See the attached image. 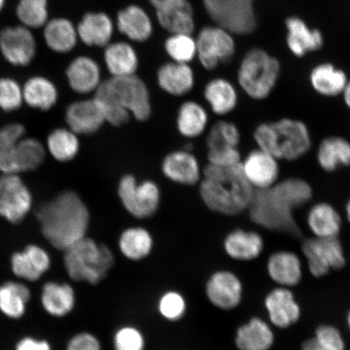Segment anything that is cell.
Masks as SVG:
<instances>
[{
	"label": "cell",
	"mask_w": 350,
	"mask_h": 350,
	"mask_svg": "<svg viewBox=\"0 0 350 350\" xmlns=\"http://www.w3.org/2000/svg\"><path fill=\"white\" fill-rule=\"evenodd\" d=\"M312 196V187L304 179H283L268 189L255 190L247 209L249 217L262 228L297 236L300 230L295 210L308 204Z\"/></svg>",
	"instance_id": "cell-1"
},
{
	"label": "cell",
	"mask_w": 350,
	"mask_h": 350,
	"mask_svg": "<svg viewBox=\"0 0 350 350\" xmlns=\"http://www.w3.org/2000/svg\"><path fill=\"white\" fill-rule=\"evenodd\" d=\"M44 237L52 247L64 251L85 237L90 213L77 192L66 190L35 212Z\"/></svg>",
	"instance_id": "cell-2"
},
{
	"label": "cell",
	"mask_w": 350,
	"mask_h": 350,
	"mask_svg": "<svg viewBox=\"0 0 350 350\" xmlns=\"http://www.w3.org/2000/svg\"><path fill=\"white\" fill-rule=\"evenodd\" d=\"M199 192L211 211L236 216L250 206L255 190L244 178L241 164L232 167L208 164L203 169Z\"/></svg>",
	"instance_id": "cell-3"
},
{
	"label": "cell",
	"mask_w": 350,
	"mask_h": 350,
	"mask_svg": "<svg viewBox=\"0 0 350 350\" xmlns=\"http://www.w3.org/2000/svg\"><path fill=\"white\" fill-rule=\"evenodd\" d=\"M253 139L258 148L280 161L299 160L312 146L308 126L304 122L292 118L262 122L254 131Z\"/></svg>",
	"instance_id": "cell-4"
},
{
	"label": "cell",
	"mask_w": 350,
	"mask_h": 350,
	"mask_svg": "<svg viewBox=\"0 0 350 350\" xmlns=\"http://www.w3.org/2000/svg\"><path fill=\"white\" fill-rule=\"evenodd\" d=\"M64 262L73 281L98 284L106 278L115 264V257L108 247L94 239L83 238L66 249Z\"/></svg>",
	"instance_id": "cell-5"
},
{
	"label": "cell",
	"mask_w": 350,
	"mask_h": 350,
	"mask_svg": "<svg viewBox=\"0 0 350 350\" xmlns=\"http://www.w3.org/2000/svg\"><path fill=\"white\" fill-rule=\"evenodd\" d=\"M281 74V65L268 52L256 48L243 57L237 72L241 90L249 98L265 100L273 93Z\"/></svg>",
	"instance_id": "cell-6"
},
{
	"label": "cell",
	"mask_w": 350,
	"mask_h": 350,
	"mask_svg": "<svg viewBox=\"0 0 350 350\" xmlns=\"http://www.w3.org/2000/svg\"><path fill=\"white\" fill-rule=\"evenodd\" d=\"M117 194L126 211L135 218H150L159 208L160 187L151 179L139 180L133 174L122 175L118 183Z\"/></svg>",
	"instance_id": "cell-7"
},
{
	"label": "cell",
	"mask_w": 350,
	"mask_h": 350,
	"mask_svg": "<svg viewBox=\"0 0 350 350\" xmlns=\"http://www.w3.org/2000/svg\"><path fill=\"white\" fill-rule=\"evenodd\" d=\"M254 0H203L205 10L219 27L246 35L256 27Z\"/></svg>",
	"instance_id": "cell-8"
},
{
	"label": "cell",
	"mask_w": 350,
	"mask_h": 350,
	"mask_svg": "<svg viewBox=\"0 0 350 350\" xmlns=\"http://www.w3.org/2000/svg\"><path fill=\"white\" fill-rule=\"evenodd\" d=\"M113 95L135 120L146 122L152 113L150 90L146 82L135 75L109 77L107 80Z\"/></svg>",
	"instance_id": "cell-9"
},
{
	"label": "cell",
	"mask_w": 350,
	"mask_h": 350,
	"mask_svg": "<svg viewBox=\"0 0 350 350\" xmlns=\"http://www.w3.org/2000/svg\"><path fill=\"white\" fill-rule=\"evenodd\" d=\"M232 33L219 26H208L200 30L196 42V57L204 69H216L229 63L235 54Z\"/></svg>",
	"instance_id": "cell-10"
},
{
	"label": "cell",
	"mask_w": 350,
	"mask_h": 350,
	"mask_svg": "<svg viewBox=\"0 0 350 350\" xmlns=\"http://www.w3.org/2000/svg\"><path fill=\"white\" fill-rule=\"evenodd\" d=\"M38 53L33 30L18 23L0 29V54L14 67L25 68L33 63Z\"/></svg>",
	"instance_id": "cell-11"
},
{
	"label": "cell",
	"mask_w": 350,
	"mask_h": 350,
	"mask_svg": "<svg viewBox=\"0 0 350 350\" xmlns=\"http://www.w3.org/2000/svg\"><path fill=\"white\" fill-rule=\"evenodd\" d=\"M301 249L309 272L316 278L325 277L331 270L342 269L347 262L338 237L308 239L304 241Z\"/></svg>",
	"instance_id": "cell-12"
},
{
	"label": "cell",
	"mask_w": 350,
	"mask_h": 350,
	"mask_svg": "<svg viewBox=\"0 0 350 350\" xmlns=\"http://www.w3.org/2000/svg\"><path fill=\"white\" fill-rule=\"evenodd\" d=\"M33 195L17 174H0V217L19 224L33 207Z\"/></svg>",
	"instance_id": "cell-13"
},
{
	"label": "cell",
	"mask_w": 350,
	"mask_h": 350,
	"mask_svg": "<svg viewBox=\"0 0 350 350\" xmlns=\"http://www.w3.org/2000/svg\"><path fill=\"white\" fill-rule=\"evenodd\" d=\"M280 161L277 157L257 148L243 157L241 169L254 190L268 189L279 181Z\"/></svg>",
	"instance_id": "cell-14"
},
{
	"label": "cell",
	"mask_w": 350,
	"mask_h": 350,
	"mask_svg": "<svg viewBox=\"0 0 350 350\" xmlns=\"http://www.w3.org/2000/svg\"><path fill=\"white\" fill-rule=\"evenodd\" d=\"M161 172L168 180L183 186L199 185L203 169L191 150L183 148L170 152L161 163Z\"/></svg>",
	"instance_id": "cell-15"
},
{
	"label": "cell",
	"mask_w": 350,
	"mask_h": 350,
	"mask_svg": "<svg viewBox=\"0 0 350 350\" xmlns=\"http://www.w3.org/2000/svg\"><path fill=\"white\" fill-rule=\"evenodd\" d=\"M161 27L172 33L194 31L193 10L188 0H150Z\"/></svg>",
	"instance_id": "cell-16"
},
{
	"label": "cell",
	"mask_w": 350,
	"mask_h": 350,
	"mask_svg": "<svg viewBox=\"0 0 350 350\" xmlns=\"http://www.w3.org/2000/svg\"><path fill=\"white\" fill-rule=\"evenodd\" d=\"M242 282L230 271L214 273L206 284V295L210 303L225 310H233L243 299Z\"/></svg>",
	"instance_id": "cell-17"
},
{
	"label": "cell",
	"mask_w": 350,
	"mask_h": 350,
	"mask_svg": "<svg viewBox=\"0 0 350 350\" xmlns=\"http://www.w3.org/2000/svg\"><path fill=\"white\" fill-rule=\"evenodd\" d=\"M64 120L68 128L78 135H94L106 124L93 97L70 103L66 108Z\"/></svg>",
	"instance_id": "cell-18"
},
{
	"label": "cell",
	"mask_w": 350,
	"mask_h": 350,
	"mask_svg": "<svg viewBox=\"0 0 350 350\" xmlns=\"http://www.w3.org/2000/svg\"><path fill=\"white\" fill-rule=\"evenodd\" d=\"M65 75L70 89L83 96L93 95L103 82L97 61L86 55L72 60L66 68Z\"/></svg>",
	"instance_id": "cell-19"
},
{
	"label": "cell",
	"mask_w": 350,
	"mask_h": 350,
	"mask_svg": "<svg viewBox=\"0 0 350 350\" xmlns=\"http://www.w3.org/2000/svg\"><path fill=\"white\" fill-rule=\"evenodd\" d=\"M265 306L272 325L287 328L299 321L301 308L294 294L287 287H278L266 296Z\"/></svg>",
	"instance_id": "cell-20"
},
{
	"label": "cell",
	"mask_w": 350,
	"mask_h": 350,
	"mask_svg": "<svg viewBox=\"0 0 350 350\" xmlns=\"http://www.w3.org/2000/svg\"><path fill=\"white\" fill-rule=\"evenodd\" d=\"M157 83L160 89L173 97L190 94L196 85L193 69L188 64L165 63L157 72Z\"/></svg>",
	"instance_id": "cell-21"
},
{
	"label": "cell",
	"mask_w": 350,
	"mask_h": 350,
	"mask_svg": "<svg viewBox=\"0 0 350 350\" xmlns=\"http://www.w3.org/2000/svg\"><path fill=\"white\" fill-rule=\"evenodd\" d=\"M11 266L17 278L36 282L49 270L51 258L41 247L29 245L24 251L13 254Z\"/></svg>",
	"instance_id": "cell-22"
},
{
	"label": "cell",
	"mask_w": 350,
	"mask_h": 350,
	"mask_svg": "<svg viewBox=\"0 0 350 350\" xmlns=\"http://www.w3.org/2000/svg\"><path fill=\"white\" fill-rule=\"evenodd\" d=\"M203 95L211 111L218 116L230 115L239 105L237 88L225 78L210 80L204 88Z\"/></svg>",
	"instance_id": "cell-23"
},
{
	"label": "cell",
	"mask_w": 350,
	"mask_h": 350,
	"mask_svg": "<svg viewBox=\"0 0 350 350\" xmlns=\"http://www.w3.org/2000/svg\"><path fill=\"white\" fill-rule=\"evenodd\" d=\"M267 271L270 278L282 287L295 286L303 278L299 257L291 252L282 251L271 255L267 262Z\"/></svg>",
	"instance_id": "cell-24"
},
{
	"label": "cell",
	"mask_w": 350,
	"mask_h": 350,
	"mask_svg": "<svg viewBox=\"0 0 350 350\" xmlns=\"http://www.w3.org/2000/svg\"><path fill=\"white\" fill-rule=\"evenodd\" d=\"M44 43L57 54H68L76 47L77 30L72 22L65 17H55L43 26Z\"/></svg>",
	"instance_id": "cell-25"
},
{
	"label": "cell",
	"mask_w": 350,
	"mask_h": 350,
	"mask_svg": "<svg viewBox=\"0 0 350 350\" xmlns=\"http://www.w3.org/2000/svg\"><path fill=\"white\" fill-rule=\"evenodd\" d=\"M78 38L88 46L106 47L111 40L113 25L104 12H88L77 27Z\"/></svg>",
	"instance_id": "cell-26"
},
{
	"label": "cell",
	"mask_w": 350,
	"mask_h": 350,
	"mask_svg": "<svg viewBox=\"0 0 350 350\" xmlns=\"http://www.w3.org/2000/svg\"><path fill=\"white\" fill-rule=\"evenodd\" d=\"M264 247V239L252 230H234L224 240L226 253L235 260H255L261 255Z\"/></svg>",
	"instance_id": "cell-27"
},
{
	"label": "cell",
	"mask_w": 350,
	"mask_h": 350,
	"mask_svg": "<svg viewBox=\"0 0 350 350\" xmlns=\"http://www.w3.org/2000/svg\"><path fill=\"white\" fill-rule=\"evenodd\" d=\"M104 62L111 77L135 75L139 68L137 51L129 43H109L105 47Z\"/></svg>",
	"instance_id": "cell-28"
},
{
	"label": "cell",
	"mask_w": 350,
	"mask_h": 350,
	"mask_svg": "<svg viewBox=\"0 0 350 350\" xmlns=\"http://www.w3.org/2000/svg\"><path fill=\"white\" fill-rule=\"evenodd\" d=\"M209 122L206 108L194 100H187L179 107L176 116L178 133L188 139L202 135L208 129Z\"/></svg>",
	"instance_id": "cell-29"
},
{
	"label": "cell",
	"mask_w": 350,
	"mask_h": 350,
	"mask_svg": "<svg viewBox=\"0 0 350 350\" xmlns=\"http://www.w3.org/2000/svg\"><path fill=\"white\" fill-rule=\"evenodd\" d=\"M272 328L264 319L252 317L236 332L234 342L239 350H269L274 344Z\"/></svg>",
	"instance_id": "cell-30"
},
{
	"label": "cell",
	"mask_w": 350,
	"mask_h": 350,
	"mask_svg": "<svg viewBox=\"0 0 350 350\" xmlns=\"http://www.w3.org/2000/svg\"><path fill=\"white\" fill-rule=\"evenodd\" d=\"M348 81L347 73L332 64L317 65L309 76L312 90L325 98H336L342 94Z\"/></svg>",
	"instance_id": "cell-31"
},
{
	"label": "cell",
	"mask_w": 350,
	"mask_h": 350,
	"mask_svg": "<svg viewBox=\"0 0 350 350\" xmlns=\"http://www.w3.org/2000/svg\"><path fill=\"white\" fill-rule=\"evenodd\" d=\"M317 160L319 167L327 173L349 167L350 142L338 135H331L322 139L317 148Z\"/></svg>",
	"instance_id": "cell-32"
},
{
	"label": "cell",
	"mask_w": 350,
	"mask_h": 350,
	"mask_svg": "<svg viewBox=\"0 0 350 350\" xmlns=\"http://www.w3.org/2000/svg\"><path fill=\"white\" fill-rule=\"evenodd\" d=\"M287 45L293 55L304 57L310 52L321 49L323 45V35L317 29H310L303 21L291 17L286 21Z\"/></svg>",
	"instance_id": "cell-33"
},
{
	"label": "cell",
	"mask_w": 350,
	"mask_h": 350,
	"mask_svg": "<svg viewBox=\"0 0 350 350\" xmlns=\"http://www.w3.org/2000/svg\"><path fill=\"white\" fill-rule=\"evenodd\" d=\"M14 174L32 172L43 164L46 157V148L35 138L25 137L8 150Z\"/></svg>",
	"instance_id": "cell-34"
},
{
	"label": "cell",
	"mask_w": 350,
	"mask_h": 350,
	"mask_svg": "<svg viewBox=\"0 0 350 350\" xmlns=\"http://www.w3.org/2000/svg\"><path fill=\"white\" fill-rule=\"evenodd\" d=\"M22 93L24 103L42 111H50L59 98L58 88L55 83L42 76L30 77L22 87Z\"/></svg>",
	"instance_id": "cell-35"
},
{
	"label": "cell",
	"mask_w": 350,
	"mask_h": 350,
	"mask_svg": "<svg viewBox=\"0 0 350 350\" xmlns=\"http://www.w3.org/2000/svg\"><path fill=\"white\" fill-rule=\"evenodd\" d=\"M306 220L310 230L317 238L338 237L342 226L339 212L327 202L314 204L309 210Z\"/></svg>",
	"instance_id": "cell-36"
},
{
	"label": "cell",
	"mask_w": 350,
	"mask_h": 350,
	"mask_svg": "<svg viewBox=\"0 0 350 350\" xmlns=\"http://www.w3.org/2000/svg\"><path fill=\"white\" fill-rule=\"evenodd\" d=\"M117 25L120 32L133 42H146L152 33L150 16L137 5H130L118 13Z\"/></svg>",
	"instance_id": "cell-37"
},
{
	"label": "cell",
	"mask_w": 350,
	"mask_h": 350,
	"mask_svg": "<svg viewBox=\"0 0 350 350\" xmlns=\"http://www.w3.org/2000/svg\"><path fill=\"white\" fill-rule=\"evenodd\" d=\"M75 293L68 284L47 282L42 291L44 310L51 316L63 317L71 312L75 306Z\"/></svg>",
	"instance_id": "cell-38"
},
{
	"label": "cell",
	"mask_w": 350,
	"mask_h": 350,
	"mask_svg": "<svg viewBox=\"0 0 350 350\" xmlns=\"http://www.w3.org/2000/svg\"><path fill=\"white\" fill-rule=\"evenodd\" d=\"M80 135L66 128L52 130L46 139V151L59 163H67L76 159L81 150Z\"/></svg>",
	"instance_id": "cell-39"
},
{
	"label": "cell",
	"mask_w": 350,
	"mask_h": 350,
	"mask_svg": "<svg viewBox=\"0 0 350 350\" xmlns=\"http://www.w3.org/2000/svg\"><path fill=\"white\" fill-rule=\"evenodd\" d=\"M31 297L29 288L23 283L8 282L0 286V312L12 319H20L26 312Z\"/></svg>",
	"instance_id": "cell-40"
},
{
	"label": "cell",
	"mask_w": 350,
	"mask_h": 350,
	"mask_svg": "<svg viewBox=\"0 0 350 350\" xmlns=\"http://www.w3.org/2000/svg\"><path fill=\"white\" fill-rule=\"evenodd\" d=\"M96 103L103 113L106 124L115 128H120L129 122L131 115L122 106L109 88L107 80H104L97 91L93 94Z\"/></svg>",
	"instance_id": "cell-41"
},
{
	"label": "cell",
	"mask_w": 350,
	"mask_h": 350,
	"mask_svg": "<svg viewBox=\"0 0 350 350\" xmlns=\"http://www.w3.org/2000/svg\"><path fill=\"white\" fill-rule=\"evenodd\" d=\"M120 251L131 260H141L150 255L152 247V238L147 230L142 227H131L120 235Z\"/></svg>",
	"instance_id": "cell-42"
},
{
	"label": "cell",
	"mask_w": 350,
	"mask_h": 350,
	"mask_svg": "<svg viewBox=\"0 0 350 350\" xmlns=\"http://www.w3.org/2000/svg\"><path fill=\"white\" fill-rule=\"evenodd\" d=\"M15 16L25 27L33 31L42 29L50 20L49 0H17Z\"/></svg>",
	"instance_id": "cell-43"
},
{
	"label": "cell",
	"mask_w": 350,
	"mask_h": 350,
	"mask_svg": "<svg viewBox=\"0 0 350 350\" xmlns=\"http://www.w3.org/2000/svg\"><path fill=\"white\" fill-rule=\"evenodd\" d=\"M241 133L237 125L228 120H219L209 129L206 137L208 150L239 148Z\"/></svg>",
	"instance_id": "cell-44"
},
{
	"label": "cell",
	"mask_w": 350,
	"mask_h": 350,
	"mask_svg": "<svg viewBox=\"0 0 350 350\" xmlns=\"http://www.w3.org/2000/svg\"><path fill=\"white\" fill-rule=\"evenodd\" d=\"M166 54L174 62L188 64L196 57V42L189 33H172L165 42Z\"/></svg>",
	"instance_id": "cell-45"
},
{
	"label": "cell",
	"mask_w": 350,
	"mask_h": 350,
	"mask_svg": "<svg viewBox=\"0 0 350 350\" xmlns=\"http://www.w3.org/2000/svg\"><path fill=\"white\" fill-rule=\"evenodd\" d=\"M23 103V93L19 83L12 78H0V109L5 112L15 111Z\"/></svg>",
	"instance_id": "cell-46"
},
{
	"label": "cell",
	"mask_w": 350,
	"mask_h": 350,
	"mask_svg": "<svg viewBox=\"0 0 350 350\" xmlns=\"http://www.w3.org/2000/svg\"><path fill=\"white\" fill-rule=\"evenodd\" d=\"M186 303L183 297L177 292L170 291L161 297L159 312L164 318L175 321L185 313Z\"/></svg>",
	"instance_id": "cell-47"
},
{
	"label": "cell",
	"mask_w": 350,
	"mask_h": 350,
	"mask_svg": "<svg viewBox=\"0 0 350 350\" xmlns=\"http://www.w3.org/2000/svg\"><path fill=\"white\" fill-rule=\"evenodd\" d=\"M116 350H143L144 340L142 332L133 327L120 328L113 338Z\"/></svg>",
	"instance_id": "cell-48"
},
{
	"label": "cell",
	"mask_w": 350,
	"mask_h": 350,
	"mask_svg": "<svg viewBox=\"0 0 350 350\" xmlns=\"http://www.w3.org/2000/svg\"><path fill=\"white\" fill-rule=\"evenodd\" d=\"M314 338L323 348L328 350H345V342L342 334L334 326L323 325L314 332Z\"/></svg>",
	"instance_id": "cell-49"
},
{
	"label": "cell",
	"mask_w": 350,
	"mask_h": 350,
	"mask_svg": "<svg viewBox=\"0 0 350 350\" xmlns=\"http://www.w3.org/2000/svg\"><path fill=\"white\" fill-rule=\"evenodd\" d=\"M208 164L220 167H232L241 164L243 157L239 148H218L208 150Z\"/></svg>",
	"instance_id": "cell-50"
},
{
	"label": "cell",
	"mask_w": 350,
	"mask_h": 350,
	"mask_svg": "<svg viewBox=\"0 0 350 350\" xmlns=\"http://www.w3.org/2000/svg\"><path fill=\"white\" fill-rule=\"evenodd\" d=\"M26 130L19 122L3 126L0 129V150H10L25 137Z\"/></svg>",
	"instance_id": "cell-51"
},
{
	"label": "cell",
	"mask_w": 350,
	"mask_h": 350,
	"mask_svg": "<svg viewBox=\"0 0 350 350\" xmlns=\"http://www.w3.org/2000/svg\"><path fill=\"white\" fill-rule=\"evenodd\" d=\"M66 350H100V345L94 335L81 332L69 340Z\"/></svg>",
	"instance_id": "cell-52"
},
{
	"label": "cell",
	"mask_w": 350,
	"mask_h": 350,
	"mask_svg": "<svg viewBox=\"0 0 350 350\" xmlns=\"http://www.w3.org/2000/svg\"><path fill=\"white\" fill-rule=\"evenodd\" d=\"M16 350H51L46 340L25 338L17 343Z\"/></svg>",
	"instance_id": "cell-53"
},
{
	"label": "cell",
	"mask_w": 350,
	"mask_h": 350,
	"mask_svg": "<svg viewBox=\"0 0 350 350\" xmlns=\"http://www.w3.org/2000/svg\"><path fill=\"white\" fill-rule=\"evenodd\" d=\"M301 350H328L325 348H323L322 345H319L317 342L316 339L310 338L306 340L305 342H304L303 345H301Z\"/></svg>",
	"instance_id": "cell-54"
},
{
	"label": "cell",
	"mask_w": 350,
	"mask_h": 350,
	"mask_svg": "<svg viewBox=\"0 0 350 350\" xmlns=\"http://www.w3.org/2000/svg\"><path fill=\"white\" fill-rule=\"evenodd\" d=\"M341 96H342L345 106H347L350 109V80L348 81L347 85L345 86L343 93L341 94Z\"/></svg>",
	"instance_id": "cell-55"
},
{
	"label": "cell",
	"mask_w": 350,
	"mask_h": 350,
	"mask_svg": "<svg viewBox=\"0 0 350 350\" xmlns=\"http://www.w3.org/2000/svg\"><path fill=\"white\" fill-rule=\"evenodd\" d=\"M345 216L350 224V199L348 200L347 205H345Z\"/></svg>",
	"instance_id": "cell-56"
},
{
	"label": "cell",
	"mask_w": 350,
	"mask_h": 350,
	"mask_svg": "<svg viewBox=\"0 0 350 350\" xmlns=\"http://www.w3.org/2000/svg\"><path fill=\"white\" fill-rule=\"evenodd\" d=\"M7 3L8 0H0V14H1L4 10V8H5Z\"/></svg>",
	"instance_id": "cell-57"
},
{
	"label": "cell",
	"mask_w": 350,
	"mask_h": 350,
	"mask_svg": "<svg viewBox=\"0 0 350 350\" xmlns=\"http://www.w3.org/2000/svg\"><path fill=\"white\" fill-rule=\"evenodd\" d=\"M347 325L350 329V310L347 314Z\"/></svg>",
	"instance_id": "cell-58"
}]
</instances>
